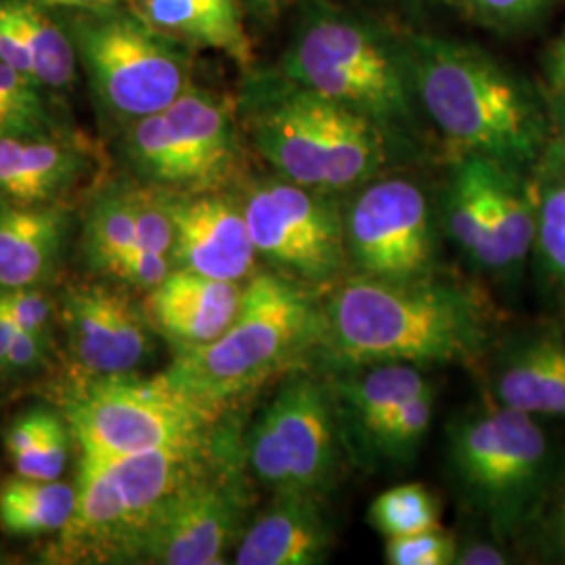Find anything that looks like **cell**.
I'll list each match as a JSON object with an SVG mask.
<instances>
[{
	"mask_svg": "<svg viewBox=\"0 0 565 565\" xmlns=\"http://www.w3.org/2000/svg\"><path fill=\"white\" fill-rule=\"evenodd\" d=\"M494 333L492 306L465 282L427 277L382 281L352 275L321 306L323 352L348 371L373 364H469Z\"/></svg>",
	"mask_w": 565,
	"mask_h": 565,
	"instance_id": "6da1fadb",
	"label": "cell"
},
{
	"mask_svg": "<svg viewBox=\"0 0 565 565\" xmlns=\"http://www.w3.org/2000/svg\"><path fill=\"white\" fill-rule=\"evenodd\" d=\"M413 84L452 158L525 172L551 151L553 116L541 93L473 42L404 34Z\"/></svg>",
	"mask_w": 565,
	"mask_h": 565,
	"instance_id": "7a4b0ae2",
	"label": "cell"
},
{
	"mask_svg": "<svg viewBox=\"0 0 565 565\" xmlns=\"http://www.w3.org/2000/svg\"><path fill=\"white\" fill-rule=\"evenodd\" d=\"M279 70L375 124L392 151L404 153L424 137L406 39L363 13L310 0Z\"/></svg>",
	"mask_w": 565,
	"mask_h": 565,
	"instance_id": "3957f363",
	"label": "cell"
},
{
	"mask_svg": "<svg viewBox=\"0 0 565 565\" xmlns=\"http://www.w3.org/2000/svg\"><path fill=\"white\" fill-rule=\"evenodd\" d=\"M237 111L254 149L277 177L342 193L380 177L392 156L384 132L281 70H247Z\"/></svg>",
	"mask_w": 565,
	"mask_h": 565,
	"instance_id": "277c9868",
	"label": "cell"
},
{
	"mask_svg": "<svg viewBox=\"0 0 565 565\" xmlns=\"http://www.w3.org/2000/svg\"><path fill=\"white\" fill-rule=\"evenodd\" d=\"M321 303L281 273L254 275L235 321L214 342L181 348L156 380L214 417L317 352Z\"/></svg>",
	"mask_w": 565,
	"mask_h": 565,
	"instance_id": "5b68a950",
	"label": "cell"
},
{
	"mask_svg": "<svg viewBox=\"0 0 565 565\" xmlns=\"http://www.w3.org/2000/svg\"><path fill=\"white\" fill-rule=\"evenodd\" d=\"M446 465L463 505L501 545L524 536L557 478L536 417L499 403L448 425Z\"/></svg>",
	"mask_w": 565,
	"mask_h": 565,
	"instance_id": "8992f818",
	"label": "cell"
},
{
	"mask_svg": "<svg viewBox=\"0 0 565 565\" xmlns=\"http://www.w3.org/2000/svg\"><path fill=\"white\" fill-rule=\"evenodd\" d=\"M95 105L124 128L177 102L193 82V51L153 30L126 4L57 9Z\"/></svg>",
	"mask_w": 565,
	"mask_h": 565,
	"instance_id": "52a82bcc",
	"label": "cell"
},
{
	"mask_svg": "<svg viewBox=\"0 0 565 565\" xmlns=\"http://www.w3.org/2000/svg\"><path fill=\"white\" fill-rule=\"evenodd\" d=\"M120 132L121 153L139 179L166 191H221L239 172L237 102L198 84Z\"/></svg>",
	"mask_w": 565,
	"mask_h": 565,
	"instance_id": "ba28073f",
	"label": "cell"
},
{
	"mask_svg": "<svg viewBox=\"0 0 565 565\" xmlns=\"http://www.w3.org/2000/svg\"><path fill=\"white\" fill-rule=\"evenodd\" d=\"M63 417L81 457L116 459L162 446L198 443L218 417L160 384L156 377H88L63 401Z\"/></svg>",
	"mask_w": 565,
	"mask_h": 565,
	"instance_id": "9c48e42d",
	"label": "cell"
},
{
	"mask_svg": "<svg viewBox=\"0 0 565 565\" xmlns=\"http://www.w3.org/2000/svg\"><path fill=\"white\" fill-rule=\"evenodd\" d=\"M243 450L214 445L207 461L151 513L135 548V562L224 564L228 548L245 532L249 509V490L237 459Z\"/></svg>",
	"mask_w": 565,
	"mask_h": 565,
	"instance_id": "30bf717a",
	"label": "cell"
},
{
	"mask_svg": "<svg viewBox=\"0 0 565 565\" xmlns=\"http://www.w3.org/2000/svg\"><path fill=\"white\" fill-rule=\"evenodd\" d=\"M340 425L331 385L294 375L254 422L245 459L260 484L324 497L340 471Z\"/></svg>",
	"mask_w": 565,
	"mask_h": 565,
	"instance_id": "8fae6325",
	"label": "cell"
},
{
	"mask_svg": "<svg viewBox=\"0 0 565 565\" xmlns=\"http://www.w3.org/2000/svg\"><path fill=\"white\" fill-rule=\"evenodd\" d=\"M242 203L256 254L277 273L308 289L342 281L350 266L333 193L275 177L252 182Z\"/></svg>",
	"mask_w": 565,
	"mask_h": 565,
	"instance_id": "7c38bea8",
	"label": "cell"
},
{
	"mask_svg": "<svg viewBox=\"0 0 565 565\" xmlns=\"http://www.w3.org/2000/svg\"><path fill=\"white\" fill-rule=\"evenodd\" d=\"M348 266L382 281L436 275V231L424 186L406 177H375L343 212Z\"/></svg>",
	"mask_w": 565,
	"mask_h": 565,
	"instance_id": "4fadbf2b",
	"label": "cell"
},
{
	"mask_svg": "<svg viewBox=\"0 0 565 565\" xmlns=\"http://www.w3.org/2000/svg\"><path fill=\"white\" fill-rule=\"evenodd\" d=\"M61 323L86 377L130 375L151 354L149 319L116 287L70 285L61 296Z\"/></svg>",
	"mask_w": 565,
	"mask_h": 565,
	"instance_id": "5bb4252c",
	"label": "cell"
},
{
	"mask_svg": "<svg viewBox=\"0 0 565 565\" xmlns=\"http://www.w3.org/2000/svg\"><path fill=\"white\" fill-rule=\"evenodd\" d=\"M166 191V189H163ZM174 224L170 260L221 281L242 282L256 264V247L245 221L242 200L223 191H166Z\"/></svg>",
	"mask_w": 565,
	"mask_h": 565,
	"instance_id": "9a60e30c",
	"label": "cell"
},
{
	"mask_svg": "<svg viewBox=\"0 0 565 565\" xmlns=\"http://www.w3.org/2000/svg\"><path fill=\"white\" fill-rule=\"evenodd\" d=\"M335 546V522L321 494L277 492L245 527L235 551L239 565H321Z\"/></svg>",
	"mask_w": 565,
	"mask_h": 565,
	"instance_id": "2e32d148",
	"label": "cell"
},
{
	"mask_svg": "<svg viewBox=\"0 0 565 565\" xmlns=\"http://www.w3.org/2000/svg\"><path fill=\"white\" fill-rule=\"evenodd\" d=\"M242 282L212 279L174 268L149 296V319L177 348H195L221 338L242 308Z\"/></svg>",
	"mask_w": 565,
	"mask_h": 565,
	"instance_id": "e0dca14e",
	"label": "cell"
},
{
	"mask_svg": "<svg viewBox=\"0 0 565 565\" xmlns=\"http://www.w3.org/2000/svg\"><path fill=\"white\" fill-rule=\"evenodd\" d=\"M126 7L191 51L223 53L245 72L254 67L243 0H126Z\"/></svg>",
	"mask_w": 565,
	"mask_h": 565,
	"instance_id": "ac0fdd59",
	"label": "cell"
},
{
	"mask_svg": "<svg viewBox=\"0 0 565 565\" xmlns=\"http://www.w3.org/2000/svg\"><path fill=\"white\" fill-rule=\"evenodd\" d=\"M90 168L78 142L57 135L0 139V200L57 203Z\"/></svg>",
	"mask_w": 565,
	"mask_h": 565,
	"instance_id": "d6986e66",
	"label": "cell"
},
{
	"mask_svg": "<svg viewBox=\"0 0 565 565\" xmlns=\"http://www.w3.org/2000/svg\"><path fill=\"white\" fill-rule=\"evenodd\" d=\"M497 403L532 417H565V338L546 331L505 348L494 369Z\"/></svg>",
	"mask_w": 565,
	"mask_h": 565,
	"instance_id": "ffe728a7",
	"label": "cell"
},
{
	"mask_svg": "<svg viewBox=\"0 0 565 565\" xmlns=\"http://www.w3.org/2000/svg\"><path fill=\"white\" fill-rule=\"evenodd\" d=\"M67 214L57 203L0 200V291L41 287L60 263Z\"/></svg>",
	"mask_w": 565,
	"mask_h": 565,
	"instance_id": "44dd1931",
	"label": "cell"
},
{
	"mask_svg": "<svg viewBox=\"0 0 565 565\" xmlns=\"http://www.w3.org/2000/svg\"><path fill=\"white\" fill-rule=\"evenodd\" d=\"M352 373L354 375L329 385L335 401L338 424H342V436L356 446V450L408 398L429 385L417 364H373L354 369Z\"/></svg>",
	"mask_w": 565,
	"mask_h": 565,
	"instance_id": "7402d4cb",
	"label": "cell"
},
{
	"mask_svg": "<svg viewBox=\"0 0 565 565\" xmlns=\"http://www.w3.org/2000/svg\"><path fill=\"white\" fill-rule=\"evenodd\" d=\"M443 216L450 237L471 263L503 275L486 193L482 158H455L443 198Z\"/></svg>",
	"mask_w": 565,
	"mask_h": 565,
	"instance_id": "603a6c76",
	"label": "cell"
},
{
	"mask_svg": "<svg viewBox=\"0 0 565 565\" xmlns=\"http://www.w3.org/2000/svg\"><path fill=\"white\" fill-rule=\"evenodd\" d=\"M34 76L46 90H70L78 78V57L57 9L41 0H9Z\"/></svg>",
	"mask_w": 565,
	"mask_h": 565,
	"instance_id": "cb8c5ba5",
	"label": "cell"
},
{
	"mask_svg": "<svg viewBox=\"0 0 565 565\" xmlns=\"http://www.w3.org/2000/svg\"><path fill=\"white\" fill-rule=\"evenodd\" d=\"M76 507V486L15 473L0 484V527L11 536L57 534Z\"/></svg>",
	"mask_w": 565,
	"mask_h": 565,
	"instance_id": "d4e9b609",
	"label": "cell"
},
{
	"mask_svg": "<svg viewBox=\"0 0 565 565\" xmlns=\"http://www.w3.org/2000/svg\"><path fill=\"white\" fill-rule=\"evenodd\" d=\"M132 245H137V228L130 182H116L90 203L84 223V254L95 268L111 275Z\"/></svg>",
	"mask_w": 565,
	"mask_h": 565,
	"instance_id": "484cf974",
	"label": "cell"
},
{
	"mask_svg": "<svg viewBox=\"0 0 565 565\" xmlns=\"http://www.w3.org/2000/svg\"><path fill=\"white\" fill-rule=\"evenodd\" d=\"M434 390L427 385L380 425L359 448L366 463L404 467L415 459L431 427Z\"/></svg>",
	"mask_w": 565,
	"mask_h": 565,
	"instance_id": "4316f807",
	"label": "cell"
},
{
	"mask_svg": "<svg viewBox=\"0 0 565 565\" xmlns=\"http://www.w3.org/2000/svg\"><path fill=\"white\" fill-rule=\"evenodd\" d=\"M369 525L385 539L438 527V503L429 488L408 482L387 488L369 505Z\"/></svg>",
	"mask_w": 565,
	"mask_h": 565,
	"instance_id": "83f0119b",
	"label": "cell"
},
{
	"mask_svg": "<svg viewBox=\"0 0 565 565\" xmlns=\"http://www.w3.org/2000/svg\"><path fill=\"white\" fill-rule=\"evenodd\" d=\"M534 252L546 281L565 308V177L551 179L539 191Z\"/></svg>",
	"mask_w": 565,
	"mask_h": 565,
	"instance_id": "f1b7e54d",
	"label": "cell"
},
{
	"mask_svg": "<svg viewBox=\"0 0 565 565\" xmlns=\"http://www.w3.org/2000/svg\"><path fill=\"white\" fill-rule=\"evenodd\" d=\"M557 2L559 0H467L465 11L471 20L494 32L515 34L545 20Z\"/></svg>",
	"mask_w": 565,
	"mask_h": 565,
	"instance_id": "f546056e",
	"label": "cell"
},
{
	"mask_svg": "<svg viewBox=\"0 0 565 565\" xmlns=\"http://www.w3.org/2000/svg\"><path fill=\"white\" fill-rule=\"evenodd\" d=\"M457 539L440 525L424 532L387 539L385 562L390 565H455Z\"/></svg>",
	"mask_w": 565,
	"mask_h": 565,
	"instance_id": "4dcf8cb0",
	"label": "cell"
},
{
	"mask_svg": "<svg viewBox=\"0 0 565 565\" xmlns=\"http://www.w3.org/2000/svg\"><path fill=\"white\" fill-rule=\"evenodd\" d=\"M70 440L74 438L65 417L53 411H44L41 440L32 459L21 469L20 476L39 480H60L70 457Z\"/></svg>",
	"mask_w": 565,
	"mask_h": 565,
	"instance_id": "1f68e13d",
	"label": "cell"
},
{
	"mask_svg": "<svg viewBox=\"0 0 565 565\" xmlns=\"http://www.w3.org/2000/svg\"><path fill=\"white\" fill-rule=\"evenodd\" d=\"M525 534L532 536L534 545L551 562L565 564V476L559 480L555 478L545 503Z\"/></svg>",
	"mask_w": 565,
	"mask_h": 565,
	"instance_id": "d6a6232c",
	"label": "cell"
},
{
	"mask_svg": "<svg viewBox=\"0 0 565 565\" xmlns=\"http://www.w3.org/2000/svg\"><path fill=\"white\" fill-rule=\"evenodd\" d=\"M0 308L11 317L13 323L18 324V329L30 331L42 340H49L53 303L39 287L0 291Z\"/></svg>",
	"mask_w": 565,
	"mask_h": 565,
	"instance_id": "836d02e7",
	"label": "cell"
},
{
	"mask_svg": "<svg viewBox=\"0 0 565 565\" xmlns=\"http://www.w3.org/2000/svg\"><path fill=\"white\" fill-rule=\"evenodd\" d=\"M174 270L170 256L151 252L142 245H132L111 270V277L137 289H156Z\"/></svg>",
	"mask_w": 565,
	"mask_h": 565,
	"instance_id": "e575fe53",
	"label": "cell"
},
{
	"mask_svg": "<svg viewBox=\"0 0 565 565\" xmlns=\"http://www.w3.org/2000/svg\"><path fill=\"white\" fill-rule=\"evenodd\" d=\"M41 84L0 60V102L41 120L53 121Z\"/></svg>",
	"mask_w": 565,
	"mask_h": 565,
	"instance_id": "d590c367",
	"label": "cell"
},
{
	"mask_svg": "<svg viewBox=\"0 0 565 565\" xmlns=\"http://www.w3.org/2000/svg\"><path fill=\"white\" fill-rule=\"evenodd\" d=\"M42 419H44V408H34L23 413L4 431V448L15 473H20L36 450V445L41 440Z\"/></svg>",
	"mask_w": 565,
	"mask_h": 565,
	"instance_id": "8d00e7d4",
	"label": "cell"
},
{
	"mask_svg": "<svg viewBox=\"0 0 565 565\" xmlns=\"http://www.w3.org/2000/svg\"><path fill=\"white\" fill-rule=\"evenodd\" d=\"M46 352V340H42L39 335L18 329L11 348L4 356L2 371H11V373H21V371H30L34 366H39L44 359Z\"/></svg>",
	"mask_w": 565,
	"mask_h": 565,
	"instance_id": "74e56055",
	"label": "cell"
},
{
	"mask_svg": "<svg viewBox=\"0 0 565 565\" xmlns=\"http://www.w3.org/2000/svg\"><path fill=\"white\" fill-rule=\"evenodd\" d=\"M499 541H482L469 539L457 543L455 565H503L509 564L505 551Z\"/></svg>",
	"mask_w": 565,
	"mask_h": 565,
	"instance_id": "f35d334b",
	"label": "cell"
},
{
	"mask_svg": "<svg viewBox=\"0 0 565 565\" xmlns=\"http://www.w3.org/2000/svg\"><path fill=\"white\" fill-rule=\"evenodd\" d=\"M548 102H565V32L546 46L543 57Z\"/></svg>",
	"mask_w": 565,
	"mask_h": 565,
	"instance_id": "ab89813d",
	"label": "cell"
},
{
	"mask_svg": "<svg viewBox=\"0 0 565 565\" xmlns=\"http://www.w3.org/2000/svg\"><path fill=\"white\" fill-rule=\"evenodd\" d=\"M247 13L256 15V20L275 21L291 4V0H243Z\"/></svg>",
	"mask_w": 565,
	"mask_h": 565,
	"instance_id": "60d3db41",
	"label": "cell"
},
{
	"mask_svg": "<svg viewBox=\"0 0 565 565\" xmlns=\"http://www.w3.org/2000/svg\"><path fill=\"white\" fill-rule=\"evenodd\" d=\"M51 9L63 11H78V9H105L118 4V0H41Z\"/></svg>",
	"mask_w": 565,
	"mask_h": 565,
	"instance_id": "b9f144b4",
	"label": "cell"
},
{
	"mask_svg": "<svg viewBox=\"0 0 565 565\" xmlns=\"http://www.w3.org/2000/svg\"><path fill=\"white\" fill-rule=\"evenodd\" d=\"M18 333V324L11 321V317L0 308V371H2V364H4V356L11 348V342Z\"/></svg>",
	"mask_w": 565,
	"mask_h": 565,
	"instance_id": "7bdbcfd3",
	"label": "cell"
},
{
	"mask_svg": "<svg viewBox=\"0 0 565 565\" xmlns=\"http://www.w3.org/2000/svg\"><path fill=\"white\" fill-rule=\"evenodd\" d=\"M384 2H396L403 7H440V9H463L467 0H384Z\"/></svg>",
	"mask_w": 565,
	"mask_h": 565,
	"instance_id": "ee69618b",
	"label": "cell"
},
{
	"mask_svg": "<svg viewBox=\"0 0 565 565\" xmlns=\"http://www.w3.org/2000/svg\"><path fill=\"white\" fill-rule=\"evenodd\" d=\"M548 109H551L553 121L559 126V130L565 137V102H548Z\"/></svg>",
	"mask_w": 565,
	"mask_h": 565,
	"instance_id": "f6af8a7d",
	"label": "cell"
}]
</instances>
